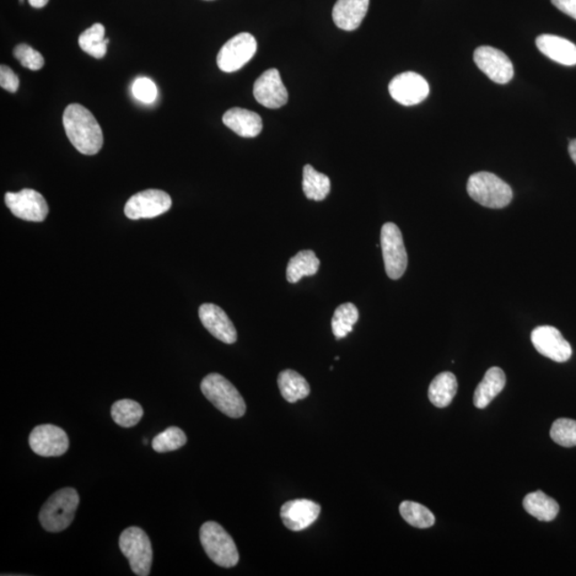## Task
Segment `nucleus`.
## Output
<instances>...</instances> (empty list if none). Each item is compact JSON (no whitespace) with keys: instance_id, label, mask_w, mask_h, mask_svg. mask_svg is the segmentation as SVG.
I'll use <instances>...</instances> for the list:
<instances>
[{"instance_id":"obj_10","label":"nucleus","mask_w":576,"mask_h":576,"mask_svg":"<svg viewBox=\"0 0 576 576\" xmlns=\"http://www.w3.org/2000/svg\"><path fill=\"white\" fill-rule=\"evenodd\" d=\"M172 207L168 193L149 190L136 193L126 203L124 213L132 220L155 218L168 212Z\"/></svg>"},{"instance_id":"obj_23","label":"nucleus","mask_w":576,"mask_h":576,"mask_svg":"<svg viewBox=\"0 0 576 576\" xmlns=\"http://www.w3.org/2000/svg\"><path fill=\"white\" fill-rule=\"evenodd\" d=\"M278 385L284 400L290 403L304 400L311 391L309 382L292 369L283 370L279 374Z\"/></svg>"},{"instance_id":"obj_16","label":"nucleus","mask_w":576,"mask_h":576,"mask_svg":"<svg viewBox=\"0 0 576 576\" xmlns=\"http://www.w3.org/2000/svg\"><path fill=\"white\" fill-rule=\"evenodd\" d=\"M320 506L310 499H294L281 508V519L285 526L293 531L308 529L319 518Z\"/></svg>"},{"instance_id":"obj_37","label":"nucleus","mask_w":576,"mask_h":576,"mask_svg":"<svg viewBox=\"0 0 576 576\" xmlns=\"http://www.w3.org/2000/svg\"><path fill=\"white\" fill-rule=\"evenodd\" d=\"M31 7L40 9L45 7V5L50 2V0H28Z\"/></svg>"},{"instance_id":"obj_18","label":"nucleus","mask_w":576,"mask_h":576,"mask_svg":"<svg viewBox=\"0 0 576 576\" xmlns=\"http://www.w3.org/2000/svg\"><path fill=\"white\" fill-rule=\"evenodd\" d=\"M369 7V0H337L332 18L338 28L353 31L362 24Z\"/></svg>"},{"instance_id":"obj_1","label":"nucleus","mask_w":576,"mask_h":576,"mask_svg":"<svg viewBox=\"0 0 576 576\" xmlns=\"http://www.w3.org/2000/svg\"><path fill=\"white\" fill-rule=\"evenodd\" d=\"M63 126L67 136L79 153L98 154L103 147V132L90 110L83 105H69L63 112Z\"/></svg>"},{"instance_id":"obj_35","label":"nucleus","mask_w":576,"mask_h":576,"mask_svg":"<svg viewBox=\"0 0 576 576\" xmlns=\"http://www.w3.org/2000/svg\"><path fill=\"white\" fill-rule=\"evenodd\" d=\"M0 87L15 93L20 87V79L16 74L7 66L0 67Z\"/></svg>"},{"instance_id":"obj_5","label":"nucleus","mask_w":576,"mask_h":576,"mask_svg":"<svg viewBox=\"0 0 576 576\" xmlns=\"http://www.w3.org/2000/svg\"><path fill=\"white\" fill-rule=\"evenodd\" d=\"M200 541L212 561L223 568H233L239 562L233 538L216 522L208 521L201 526Z\"/></svg>"},{"instance_id":"obj_32","label":"nucleus","mask_w":576,"mask_h":576,"mask_svg":"<svg viewBox=\"0 0 576 576\" xmlns=\"http://www.w3.org/2000/svg\"><path fill=\"white\" fill-rule=\"evenodd\" d=\"M550 434L556 444L564 446V448H574L576 446V421L570 418H558L553 423Z\"/></svg>"},{"instance_id":"obj_39","label":"nucleus","mask_w":576,"mask_h":576,"mask_svg":"<svg viewBox=\"0 0 576 576\" xmlns=\"http://www.w3.org/2000/svg\"><path fill=\"white\" fill-rule=\"evenodd\" d=\"M20 3H23V2H24V0H20Z\"/></svg>"},{"instance_id":"obj_31","label":"nucleus","mask_w":576,"mask_h":576,"mask_svg":"<svg viewBox=\"0 0 576 576\" xmlns=\"http://www.w3.org/2000/svg\"><path fill=\"white\" fill-rule=\"evenodd\" d=\"M187 443L184 432L179 427H169L158 434L152 441V448L158 453H168L180 450Z\"/></svg>"},{"instance_id":"obj_19","label":"nucleus","mask_w":576,"mask_h":576,"mask_svg":"<svg viewBox=\"0 0 576 576\" xmlns=\"http://www.w3.org/2000/svg\"><path fill=\"white\" fill-rule=\"evenodd\" d=\"M536 45L543 55L551 61L572 67L576 64V45L564 37L554 35H541L536 39Z\"/></svg>"},{"instance_id":"obj_8","label":"nucleus","mask_w":576,"mask_h":576,"mask_svg":"<svg viewBox=\"0 0 576 576\" xmlns=\"http://www.w3.org/2000/svg\"><path fill=\"white\" fill-rule=\"evenodd\" d=\"M256 37L247 32L231 37L218 53L219 69L225 73L239 71L256 55Z\"/></svg>"},{"instance_id":"obj_30","label":"nucleus","mask_w":576,"mask_h":576,"mask_svg":"<svg viewBox=\"0 0 576 576\" xmlns=\"http://www.w3.org/2000/svg\"><path fill=\"white\" fill-rule=\"evenodd\" d=\"M400 511L403 520L418 529H429L435 523L432 511L421 504L405 500L401 504Z\"/></svg>"},{"instance_id":"obj_17","label":"nucleus","mask_w":576,"mask_h":576,"mask_svg":"<svg viewBox=\"0 0 576 576\" xmlns=\"http://www.w3.org/2000/svg\"><path fill=\"white\" fill-rule=\"evenodd\" d=\"M199 317L211 335L225 344L237 341V331L225 312L213 304H204L199 309Z\"/></svg>"},{"instance_id":"obj_15","label":"nucleus","mask_w":576,"mask_h":576,"mask_svg":"<svg viewBox=\"0 0 576 576\" xmlns=\"http://www.w3.org/2000/svg\"><path fill=\"white\" fill-rule=\"evenodd\" d=\"M253 94L258 103L271 110L281 109L288 101V89L276 69H267L256 79Z\"/></svg>"},{"instance_id":"obj_34","label":"nucleus","mask_w":576,"mask_h":576,"mask_svg":"<svg viewBox=\"0 0 576 576\" xmlns=\"http://www.w3.org/2000/svg\"><path fill=\"white\" fill-rule=\"evenodd\" d=\"M132 93L138 101L145 104H150L158 98V90L152 80L142 77L134 80Z\"/></svg>"},{"instance_id":"obj_29","label":"nucleus","mask_w":576,"mask_h":576,"mask_svg":"<svg viewBox=\"0 0 576 576\" xmlns=\"http://www.w3.org/2000/svg\"><path fill=\"white\" fill-rule=\"evenodd\" d=\"M359 320V311L357 306L353 304H344L336 310L332 319L333 335L340 340L346 337L348 333L353 331V328Z\"/></svg>"},{"instance_id":"obj_24","label":"nucleus","mask_w":576,"mask_h":576,"mask_svg":"<svg viewBox=\"0 0 576 576\" xmlns=\"http://www.w3.org/2000/svg\"><path fill=\"white\" fill-rule=\"evenodd\" d=\"M523 507L531 515L545 522L553 521L559 513V505L556 500L540 490L526 495L523 499Z\"/></svg>"},{"instance_id":"obj_26","label":"nucleus","mask_w":576,"mask_h":576,"mask_svg":"<svg viewBox=\"0 0 576 576\" xmlns=\"http://www.w3.org/2000/svg\"><path fill=\"white\" fill-rule=\"evenodd\" d=\"M303 190L310 200L322 201L330 193L331 182L326 174L316 171L311 165H306L304 168Z\"/></svg>"},{"instance_id":"obj_27","label":"nucleus","mask_w":576,"mask_h":576,"mask_svg":"<svg viewBox=\"0 0 576 576\" xmlns=\"http://www.w3.org/2000/svg\"><path fill=\"white\" fill-rule=\"evenodd\" d=\"M110 40L105 37V27L96 23L79 36L78 45L88 55L96 59L103 58L107 53Z\"/></svg>"},{"instance_id":"obj_3","label":"nucleus","mask_w":576,"mask_h":576,"mask_svg":"<svg viewBox=\"0 0 576 576\" xmlns=\"http://www.w3.org/2000/svg\"><path fill=\"white\" fill-rule=\"evenodd\" d=\"M466 190L474 201L488 208H504L513 200L514 193L507 183L490 172L470 176Z\"/></svg>"},{"instance_id":"obj_12","label":"nucleus","mask_w":576,"mask_h":576,"mask_svg":"<svg viewBox=\"0 0 576 576\" xmlns=\"http://www.w3.org/2000/svg\"><path fill=\"white\" fill-rule=\"evenodd\" d=\"M389 91L392 99L403 106L422 103L429 95V85L422 75L405 72L391 80Z\"/></svg>"},{"instance_id":"obj_13","label":"nucleus","mask_w":576,"mask_h":576,"mask_svg":"<svg viewBox=\"0 0 576 576\" xmlns=\"http://www.w3.org/2000/svg\"><path fill=\"white\" fill-rule=\"evenodd\" d=\"M34 453L42 457H59L67 453L69 446L66 432L55 425H39L29 435Z\"/></svg>"},{"instance_id":"obj_28","label":"nucleus","mask_w":576,"mask_h":576,"mask_svg":"<svg viewBox=\"0 0 576 576\" xmlns=\"http://www.w3.org/2000/svg\"><path fill=\"white\" fill-rule=\"evenodd\" d=\"M111 417L118 426L131 428L136 426L142 421L143 409L137 402L121 400L112 405Z\"/></svg>"},{"instance_id":"obj_20","label":"nucleus","mask_w":576,"mask_h":576,"mask_svg":"<svg viewBox=\"0 0 576 576\" xmlns=\"http://www.w3.org/2000/svg\"><path fill=\"white\" fill-rule=\"evenodd\" d=\"M223 121L224 126L244 138L258 136L263 129L262 118L250 110L234 107L225 112Z\"/></svg>"},{"instance_id":"obj_21","label":"nucleus","mask_w":576,"mask_h":576,"mask_svg":"<svg viewBox=\"0 0 576 576\" xmlns=\"http://www.w3.org/2000/svg\"><path fill=\"white\" fill-rule=\"evenodd\" d=\"M506 376L499 368L490 369L484 375L474 394V405L478 409H484L490 405L495 397L504 390Z\"/></svg>"},{"instance_id":"obj_4","label":"nucleus","mask_w":576,"mask_h":576,"mask_svg":"<svg viewBox=\"0 0 576 576\" xmlns=\"http://www.w3.org/2000/svg\"><path fill=\"white\" fill-rule=\"evenodd\" d=\"M201 391L220 412L231 418L245 416L247 406L236 387L223 376L209 374L201 382Z\"/></svg>"},{"instance_id":"obj_38","label":"nucleus","mask_w":576,"mask_h":576,"mask_svg":"<svg viewBox=\"0 0 576 576\" xmlns=\"http://www.w3.org/2000/svg\"><path fill=\"white\" fill-rule=\"evenodd\" d=\"M569 154L576 165V139L572 140L569 143Z\"/></svg>"},{"instance_id":"obj_25","label":"nucleus","mask_w":576,"mask_h":576,"mask_svg":"<svg viewBox=\"0 0 576 576\" xmlns=\"http://www.w3.org/2000/svg\"><path fill=\"white\" fill-rule=\"evenodd\" d=\"M320 262L312 250L300 251L290 258L287 278L289 283H298L304 277L314 276L319 272Z\"/></svg>"},{"instance_id":"obj_7","label":"nucleus","mask_w":576,"mask_h":576,"mask_svg":"<svg viewBox=\"0 0 576 576\" xmlns=\"http://www.w3.org/2000/svg\"><path fill=\"white\" fill-rule=\"evenodd\" d=\"M381 249L387 277L398 280L408 266V255L400 228L387 223L381 229Z\"/></svg>"},{"instance_id":"obj_22","label":"nucleus","mask_w":576,"mask_h":576,"mask_svg":"<svg viewBox=\"0 0 576 576\" xmlns=\"http://www.w3.org/2000/svg\"><path fill=\"white\" fill-rule=\"evenodd\" d=\"M458 390L456 376L450 371L439 374L432 381L428 389L429 401L437 408H446L450 405Z\"/></svg>"},{"instance_id":"obj_9","label":"nucleus","mask_w":576,"mask_h":576,"mask_svg":"<svg viewBox=\"0 0 576 576\" xmlns=\"http://www.w3.org/2000/svg\"><path fill=\"white\" fill-rule=\"evenodd\" d=\"M4 202L15 217L26 222H45L50 211L45 197L28 188L19 192L5 193Z\"/></svg>"},{"instance_id":"obj_33","label":"nucleus","mask_w":576,"mask_h":576,"mask_svg":"<svg viewBox=\"0 0 576 576\" xmlns=\"http://www.w3.org/2000/svg\"><path fill=\"white\" fill-rule=\"evenodd\" d=\"M13 53L21 66L31 71H39L45 66V58L29 45H19L14 48Z\"/></svg>"},{"instance_id":"obj_36","label":"nucleus","mask_w":576,"mask_h":576,"mask_svg":"<svg viewBox=\"0 0 576 576\" xmlns=\"http://www.w3.org/2000/svg\"><path fill=\"white\" fill-rule=\"evenodd\" d=\"M551 2L563 13L576 20V0H551Z\"/></svg>"},{"instance_id":"obj_14","label":"nucleus","mask_w":576,"mask_h":576,"mask_svg":"<svg viewBox=\"0 0 576 576\" xmlns=\"http://www.w3.org/2000/svg\"><path fill=\"white\" fill-rule=\"evenodd\" d=\"M531 343L537 352L558 363L567 362L572 358V348L564 340L562 333L551 326L537 327L531 332Z\"/></svg>"},{"instance_id":"obj_2","label":"nucleus","mask_w":576,"mask_h":576,"mask_svg":"<svg viewBox=\"0 0 576 576\" xmlns=\"http://www.w3.org/2000/svg\"><path fill=\"white\" fill-rule=\"evenodd\" d=\"M79 495L73 488H64L53 493L41 508L39 520L46 531H62L72 524L78 508Z\"/></svg>"},{"instance_id":"obj_6","label":"nucleus","mask_w":576,"mask_h":576,"mask_svg":"<svg viewBox=\"0 0 576 576\" xmlns=\"http://www.w3.org/2000/svg\"><path fill=\"white\" fill-rule=\"evenodd\" d=\"M118 547L123 556L128 559L129 566L134 574L150 575L153 550L147 532L136 526L128 527L122 531Z\"/></svg>"},{"instance_id":"obj_11","label":"nucleus","mask_w":576,"mask_h":576,"mask_svg":"<svg viewBox=\"0 0 576 576\" xmlns=\"http://www.w3.org/2000/svg\"><path fill=\"white\" fill-rule=\"evenodd\" d=\"M474 61L479 69L492 80L505 85L514 78V64L506 53L491 46H481L474 52Z\"/></svg>"}]
</instances>
